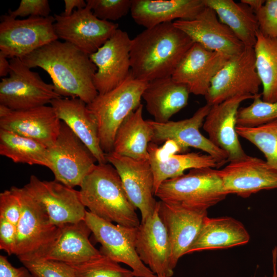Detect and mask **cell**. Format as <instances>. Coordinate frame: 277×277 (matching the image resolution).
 <instances>
[{
    "label": "cell",
    "mask_w": 277,
    "mask_h": 277,
    "mask_svg": "<svg viewBox=\"0 0 277 277\" xmlns=\"http://www.w3.org/2000/svg\"><path fill=\"white\" fill-rule=\"evenodd\" d=\"M20 59L30 68L45 70L61 97L88 104L98 94L93 83L96 67L89 55L69 43L56 40Z\"/></svg>",
    "instance_id": "cell-1"
},
{
    "label": "cell",
    "mask_w": 277,
    "mask_h": 277,
    "mask_svg": "<svg viewBox=\"0 0 277 277\" xmlns=\"http://www.w3.org/2000/svg\"><path fill=\"white\" fill-rule=\"evenodd\" d=\"M194 43L173 22L146 29L131 39V73L147 82L171 76Z\"/></svg>",
    "instance_id": "cell-2"
},
{
    "label": "cell",
    "mask_w": 277,
    "mask_h": 277,
    "mask_svg": "<svg viewBox=\"0 0 277 277\" xmlns=\"http://www.w3.org/2000/svg\"><path fill=\"white\" fill-rule=\"evenodd\" d=\"M80 187L82 202L94 215L122 226L137 227L140 225L136 208L129 200L116 170L110 163H97Z\"/></svg>",
    "instance_id": "cell-3"
},
{
    "label": "cell",
    "mask_w": 277,
    "mask_h": 277,
    "mask_svg": "<svg viewBox=\"0 0 277 277\" xmlns=\"http://www.w3.org/2000/svg\"><path fill=\"white\" fill-rule=\"evenodd\" d=\"M10 189L17 196L22 206L14 254L22 263L43 260L56 241L62 226L50 222L43 208L24 187L13 186Z\"/></svg>",
    "instance_id": "cell-4"
},
{
    "label": "cell",
    "mask_w": 277,
    "mask_h": 277,
    "mask_svg": "<svg viewBox=\"0 0 277 277\" xmlns=\"http://www.w3.org/2000/svg\"><path fill=\"white\" fill-rule=\"evenodd\" d=\"M147 83L134 78L130 72L121 85L106 93L98 94L87 104L96 121L101 147L106 154L112 151L120 126L141 104Z\"/></svg>",
    "instance_id": "cell-5"
},
{
    "label": "cell",
    "mask_w": 277,
    "mask_h": 277,
    "mask_svg": "<svg viewBox=\"0 0 277 277\" xmlns=\"http://www.w3.org/2000/svg\"><path fill=\"white\" fill-rule=\"evenodd\" d=\"M227 195L218 170L212 168L192 169L186 174L167 180L155 193L166 203L205 210Z\"/></svg>",
    "instance_id": "cell-6"
},
{
    "label": "cell",
    "mask_w": 277,
    "mask_h": 277,
    "mask_svg": "<svg viewBox=\"0 0 277 277\" xmlns=\"http://www.w3.org/2000/svg\"><path fill=\"white\" fill-rule=\"evenodd\" d=\"M8 77L0 83V105L12 110H27L46 105L61 97L54 86L45 82L19 58L9 61Z\"/></svg>",
    "instance_id": "cell-7"
},
{
    "label": "cell",
    "mask_w": 277,
    "mask_h": 277,
    "mask_svg": "<svg viewBox=\"0 0 277 277\" xmlns=\"http://www.w3.org/2000/svg\"><path fill=\"white\" fill-rule=\"evenodd\" d=\"M84 221L101 245L102 254L129 266L135 277H157L143 263L136 252L138 227L115 225L87 211Z\"/></svg>",
    "instance_id": "cell-8"
},
{
    "label": "cell",
    "mask_w": 277,
    "mask_h": 277,
    "mask_svg": "<svg viewBox=\"0 0 277 277\" xmlns=\"http://www.w3.org/2000/svg\"><path fill=\"white\" fill-rule=\"evenodd\" d=\"M261 85L253 47H246L215 75L205 96L206 104L212 106L237 95L256 96Z\"/></svg>",
    "instance_id": "cell-9"
},
{
    "label": "cell",
    "mask_w": 277,
    "mask_h": 277,
    "mask_svg": "<svg viewBox=\"0 0 277 277\" xmlns=\"http://www.w3.org/2000/svg\"><path fill=\"white\" fill-rule=\"evenodd\" d=\"M54 17H29L17 19L9 15L1 17L0 51L10 58L22 57L57 40Z\"/></svg>",
    "instance_id": "cell-10"
},
{
    "label": "cell",
    "mask_w": 277,
    "mask_h": 277,
    "mask_svg": "<svg viewBox=\"0 0 277 277\" xmlns=\"http://www.w3.org/2000/svg\"><path fill=\"white\" fill-rule=\"evenodd\" d=\"M47 149L55 180L70 188L80 186L96 164L90 151L63 122L54 144Z\"/></svg>",
    "instance_id": "cell-11"
},
{
    "label": "cell",
    "mask_w": 277,
    "mask_h": 277,
    "mask_svg": "<svg viewBox=\"0 0 277 277\" xmlns=\"http://www.w3.org/2000/svg\"><path fill=\"white\" fill-rule=\"evenodd\" d=\"M54 28L58 38L90 55L96 52L118 29V25L96 17L87 6L68 16L54 14Z\"/></svg>",
    "instance_id": "cell-12"
},
{
    "label": "cell",
    "mask_w": 277,
    "mask_h": 277,
    "mask_svg": "<svg viewBox=\"0 0 277 277\" xmlns=\"http://www.w3.org/2000/svg\"><path fill=\"white\" fill-rule=\"evenodd\" d=\"M24 187L43 208L52 224L62 226L84 220L87 210L79 191L56 180L42 181L34 175Z\"/></svg>",
    "instance_id": "cell-13"
},
{
    "label": "cell",
    "mask_w": 277,
    "mask_h": 277,
    "mask_svg": "<svg viewBox=\"0 0 277 277\" xmlns=\"http://www.w3.org/2000/svg\"><path fill=\"white\" fill-rule=\"evenodd\" d=\"M211 107L206 104L199 108L191 117L183 120L165 123L148 120L153 131L151 142L159 145L169 140L173 141L180 147L182 152L189 147L200 149L212 156L216 161L218 167L222 166L228 162L227 154L200 131Z\"/></svg>",
    "instance_id": "cell-14"
},
{
    "label": "cell",
    "mask_w": 277,
    "mask_h": 277,
    "mask_svg": "<svg viewBox=\"0 0 277 277\" xmlns=\"http://www.w3.org/2000/svg\"><path fill=\"white\" fill-rule=\"evenodd\" d=\"M131 44V39L128 33L118 29L96 52L89 55L97 68L93 83L99 94L115 89L130 75Z\"/></svg>",
    "instance_id": "cell-15"
},
{
    "label": "cell",
    "mask_w": 277,
    "mask_h": 277,
    "mask_svg": "<svg viewBox=\"0 0 277 277\" xmlns=\"http://www.w3.org/2000/svg\"><path fill=\"white\" fill-rule=\"evenodd\" d=\"M108 163L116 170L124 189L133 205L138 208L144 222L155 211L157 202L154 197L153 175L148 160L106 154Z\"/></svg>",
    "instance_id": "cell-16"
},
{
    "label": "cell",
    "mask_w": 277,
    "mask_h": 277,
    "mask_svg": "<svg viewBox=\"0 0 277 277\" xmlns=\"http://www.w3.org/2000/svg\"><path fill=\"white\" fill-rule=\"evenodd\" d=\"M157 209L168 232L170 266L173 270L179 260L188 254L207 217V211L161 201H158Z\"/></svg>",
    "instance_id": "cell-17"
},
{
    "label": "cell",
    "mask_w": 277,
    "mask_h": 277,
    "mask_svg": "<svg viewBox=\"0 0 277 277\" xmlns=\"http://www.w3.org/2000/svg\"><path fill=\"white\" fill-rule=\"evenodd\" d=\"M61 124L51 106L12 110L0 105V129L33 139L47 148L54 144Z\"/></svg>",
    "instance_id": "cell-18"
},
{
    "label": "cell",
    "mask_w": 277,
    "mask_h": 277,
    "mask_svg": "<svg viewBox=\"0 0 277 277\" xmlns=\"http://www.w3.org/2000/svg\"><path fill=\"white\" fill-rule=\"evenodd\" d=\"M173 23L194 43L230 57L240 53L246 47L232 30L220 21L214 10L206 6L194 18L176 20Z\"/></svg>",
    "instance_id": "cell-19"
},
{
    "label": "cell",
    "mask_w": 277,
    "mask_h": 277,
    "mask_svg": "<svg viewBox=\"0 0 277 277\" xmlns=\"http://www.w3.org/2000/svg\"><path fill=\"white\" fill-rule=\"evenodd\" d=\"M256 96L237 95L213 105L205 117L203 128L208 133V138L226 153L229 162L248 156L240 143L236 131V117L241 103L246 100H253Z\"/></svg>",
    "instance_id": "cell-20"
},
{
    "label": "cell",
    "mask_w": 277,
    "mask_h": 277,
    "mask_svg": "<svg viewBox=\"0 0 277 277\" xmlns=\"http://www.w3.org/2000/svg\"><path fill=\"white\" fill-rule=\"evenodd\" d=\"M230 57L194 43L179 63L171 77L186 85L190 93L205 96L213 78Z\"/></svg>",
    "instance_id": "cell-21"
},
{
    "label": "cell",
    "mask_w": 277,
    "mask_h": 277,
    "mask_svg": "<svg viewBox=\"0 0 277 277\" xmlns=\"http://www.w3.org/2000/svg\"><path fill=\"white\" fill-rule=\"evenodd\" d=\"M218 171L227 195L246 198L262 190L277 188V171L258 157L248 155Z\"/></svg>",
    "instance_id": "cell-22"
},
{
    "label": "cell",
    "mask_w": 277,
    "mask_h": 277,
    "mask_svg": "<svg viewBox=\"0 0 277 277\" xmlns=\"http://www.w3.org/2000/svg\"><path fill=\"white\" fill-rule=\"evenodd\" d=\"M149 161L154 179V195L161 184L165 181L181 176L188 169L218 167L216 161L209 154L181 152L174 142L169 140L163 147L150 142L148 145Z\"/></svg>",
    "instance_id": "cell-23"
},
{
    "label": "cell",
    "mask_w": 277,
    "mask_h": 277,
    "mask_svg": "<svg viewBox=\"0 0 277 277\" xmlns=\"http://www.w3.org/2000/svg\"><path fill=\"white\" fill-rule=\"evenodd\" d=\"M136 250L143 263L155 274L172 276L169 236L157 206L153 213L137 228Z\"/></svg>",
    "instance_id": "cell-24"
},
{
    "label": "cell",
    "mask_w": 277,
    "mask_h": 277,
    "mask_svg": "<svg viewBox=\"0 0 277 277\" xmlns=\"http://www.w3.org/2000/svg\"><path fill=\"white\" fill-rule=\"evenodd\" d=\"M57 117L79 138L97 163H108L101 147L96 121L87 104L77 97H60L50 103Z\"/></svg>",
    "instance_id": "cell-25"
},
{
    "label": "cell",
    "mask_w": 277,
    "mask_h": 277,
    "mask_svg": "<svg viewBox=\"0 0 277 277\" xmlns=\"http://www.w3.org/2000/svg\"><path fill=\"white\" fill-rule=\"evenodd\" d=\"M205 7L203 0H132L130 12L137 24L147 29L175 19H192Z\"/></svg>",
    "instance_id": "cell-26"
},
{
    "label": "cell",
    "mask_w": 277,
    "mask_h": 277,
    "mask_svg": "<svg viewBox=\"0 0 277 277\" xmlns=\"http://www.w3.org/2000/svg\"><path fill=\"white\" fill-rule=\"evenodd\" d=\"M190 93L186 85L170 76L148 82L142 98L154 121L165 123L187 106Z\"/></svg>",
    "instance_id": "cell-27"
},
{
    "label": "cell",
    "mask_w": 277,
    "mask_h": 277,
    "mask_svg": "<svg viewBox=\"0 0 277 277\" xmlns=\"http://www.w3.org/2000/svg\"><path fill=\"white\" fill-rule=\"evenodd\" d=\"M249 240V233L239 221L227 216H207L188 254L242 245L247 244Z\"/></svg>",
    "instance_id": "cell-28"
},
{
    "label": "cell",
    "mask_w": 277,
    "mask_h": 277,
    "mask_svg": "<svg viewBox=\"0 0 277 277\" xmlns=\"http://www.w3.org/2000/svg\"><path fill=\"white\" fill-rule=\"evenodd\" d=\"M91 233L84 220L62 226L54 246L43 260L76 264L85 262L100 254L101 252L89 241Z\"/></svg>",
    "instance_id": "cell-29"
},
{
    "label": "cell",
    "mask_w": 277,
    "mask_h": 277,
    "mask_svg": "<svg viewBox=\"0 0 277 277\" xmlns=\"http://www.w3.org/2000/svg\"><path fill=\"white\" fill-rule=\"evenodd\" d=\"M143 110L141 104L120 126L112 152L134 159L149 160L148 147L152 141L153 131L148 120L143 118Z\"/></svg>",
    "instance_id": "cell-30"
},
{
    "label": "cell",
    "mask_w": 277,
    "mask_h": 277,
    "mask_svg": "<svg viewBox=\"0 0 277 277\" xmlns=\"http://www.w3.org/2000/svg\"><path fill=\"white\" fill-rule=\"evenodd\" d=\"M203 2L214 10L220 21L232 30L245 47H254L259 27L256 14L250 6L232 0Z\"/></svg>",
    "instance_id": "cell-31"
},
{
    "label": "cell",
    "mask_w": 277,
    "mask_h": 277,
    "mask_svg": "<svg viewBox=\"0 0 277 277\" xmlns=\"http://www.w3.org/2000/svg\"><path fill=\"white\" fill-rule=\"evenodd\" d=\"M253 49L255 67L263 87L262 100L277 102V38L265 36L259 30Z\"/></svg>",
    "instance_id": "cell-32"
},
{
    "label": "cell",
    "mask_w": 277,
    "mask_h": 277,
    "mask_svg": "<svg viewBox=\"0 0 277 277\" xmlns=\"http://www.w3.org/2000/svg\"><path fill=\"white\" fill-rule=\"evenodd\" d=\"M0 154L15 163L51 168L47 148L33 139L3 129H0Z\"/></svg>",
    "instance_id": "cell-33"
},
{
    "label": "cell",
    "mask_w": 277,
    "mask_h": 277,
    "mask_svg": "<svg viewBox=\"0 0 277 277\" xmlns=\"http://www.w3.org/2000/svg\"><path fill=\"white\" fill-rule=\"evenodd\" d=\"M238 134L255 145L267 164L277 171V119L255 127L236 125Z\"/></svg>",
    "instance_id": "cell-34"
},
{
    "label": "cell",
    "mask_w": 277,
    "mask_h": 277,
    "mask_svg": "<svg viewBox=\"0 0 277 277\" xmlns=\"http://www.w3.org/2000/svg\"><path fill=\"white\" fill-rule=\"evenodd\" d=\"M68 264L76 277H134L132 270L121 267L102 253L85 262Z\"/></svg>",
    "instance_id": "cell-35"
},
{
    "label": "cell",
    "mask_w": 277,
    "mask_h": 277,
    "mask_svg": "<svg viewBox=\"0 0 277 277\" xmlns=\"http://www.w3.org/2000/svg\"><path fill=\"white\" fill-rule=\"evenodd\" d=\"M261 97L260 94L249 106L239 109L236 125L255 127L277 119V102H265Z\"/></svg>",
    "instance_id": "cell-36"
},
{
    "label": "cell",
    "mask_w": 277,
    "mask_h": 277,
    "mask_svg": "<svg viewBox=\"0 0 277 277\" xmlns=\"http://www.w3.org/2000/svg\"><path fill=\"white\" fill-rule=\"evenodd\" d=\"M87 6L98 18L116 21L130 11L132 0H87Z\"/></svg>",
    "instance_id": "cell-37"
},
{
    "label": "cell",
    "mask_w": 277,
    "mask_h": 277,
    "mask_svg": "<svg viewBox=\"0 0 277 277\" xmlns=\"http://www.w3.org/2000/svg\"><path fill=\"white\" fill-rule=\"evenodd\" d=\"M33 277H76L68 264L52 260H39L22 262Z\"/></svg>",
    "instance_id": "cell-38"
},
{
    "label": "cell",
    "mask_w": 277,
    "mask_h": 277,
    "mask_svg": "<svg viewBox=\"0 0 277 277\" xmlns=\"http://www.w3.org/2000/svg\"><path fill=\"white\" fill-rule=\"evenodd\" d=\"M255 13L260 32L265 36L277 38V0L265 1Z\"/></svg>",
    "instance_id": "cell-39"
},
{
    "label": "cell",
    "mask_w": 277,
    "mask_h": 277,
    "mask_svg": "<svg viewBox=\"0 0 277 277\" xmlns=\"http://www.w3.org/2000/svg\"><path fill=\"white\" fill-rule=\"evenodd\" d=\"M22 214V206L15 193L6 190L0 193V216L17 226Z\"/></svg>",
    "instance_id": "cell-40"
},
{
    "label": "cell",
    "mask_w": 277,
    "mask_h": 277,
    "mask_svg": "<svg viewBox=\"0 0 277 277\" xmlns=\"http://www.w3.org/2000/svg\"><path fill=\"white\" fill-rule=\"evenodd\" d=\"M51 9L48 0H22L15 10H9V14L14 18L18 16H49Z\"/></svg>",
    "instance_id": "cell-41"
},
{
    "label": "cell",
    "mask_w": 277,
    "mask_h": 277,
    "mask_svg": "<svg viewBox=\"0 0 277 277\" xmlns=\"http://www.w3.org/2000/svg\"><path fill=\"white\" fill-rule=\"evenodd\" d=\"M17 241V226L0 216V249L9 255L14 254Z\"/></svg>",
    "instance_id": "cell-42"
},
{
    "label": "cell",
    "mask_w": 277,
    "mask_h": 277,
    "mask_svg": "<svg viewBox=\"0 0 277 277\" xmlns=\"http://www.w3.org/2000/svg\"><path fill=\"white\" fill-rule=\"evenodd\" d=\"M0 277H33L25 267L15 268L9 262L6 256L0 255Z\"/></svg>",
    "instance_id": "cell-43"
},
{
    "label": "cell",
    "mask_w": 277,
    "mask_h": 277,
    "mask_svg": "<svg viewBox=\"0 0 277 277\" xmlns=\"http://www.w3.org/2000/svg\"><path fill=\"white\" fill-rule=\"evenodd\" d=\"M64 11L61 13L63 16H68L72 14L75 8L82 9L87 6V3L84 0H64Z\"/></svg>",
    "instance_id": "cell-44"
},
{
    "label": "cell",
    "mask_w": 277,
    "mask_h": 277,
    "mask_svg": "<svg viewBox=\"0 0 277 277\" xmlns=\"http://www.w3.org/2000/svg\"><path fill=\"white\" fill-rule=\"evenodd\" d=\"M10 70V62L7 60L6 55L0 51V76L6 77L9 75Z\"/></svg>",
    "instance_id": "cell-45"
},
{
    "label": "cell",
    "mask_w": 277,
    "mask_h": 277,
    "mask_svg": "<svg viewBox=\"0 0 277 277\" xmlns=\"http://www.w3.org/2000/svg\"><path fill=\"white\" fill-rule=\"evenodd\" d=\"M241 1L250 6L254 12L261 7L265 2L262 0H241Z\"/></svg>",
    "instance_id": "cell-46"
},
{
    "label": "cell",
    "mask_w": 277,
    "mask_h": 277,
    "mask_svg": "<svg viewBox=\"0 0 277 277\" xmlns=\"http://www.w3.org/2000/svg\"><path fill=\"white\" fill-rule=\"evenodd\" d=\"M276 258H277V247H275L272 250V263H273L272 277H277Z\"/></svg>",
    "instance_id": "cell-47"
},
{
    "label": "cell",
    "mask_w": 277,
    "mask_h": 277,
    "mask_svg": "<svg viewBox=\"0 0 277 277\" xmlns=\"http://www.w3.org/2000/svg\"><path fill=\"white\" fill-rule=\"evenodd\" d=\"M157 277H166V276L165 275H157Z\"/></svg>",
    "instance_id": "cell-48"
}]
</instances>
